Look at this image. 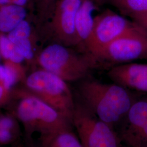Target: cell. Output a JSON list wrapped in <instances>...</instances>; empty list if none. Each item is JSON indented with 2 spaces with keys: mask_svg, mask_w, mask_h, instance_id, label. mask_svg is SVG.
<instances>
[{
  "mask_svg": "<svg viewBox=\"0 0 147 147\" xmlns=\"http://www.w3.org/2000/svg\"><path fill=\"white\" fill-rule=\"evenodd\" d=\"M26 11L24 7L13 4L0 7V31L9 33L25 20Z\"/></svg>",
  "mask_w": 147,
  "mask_h": 147,
  "instance_id": "cell-13",
  "label": "cell"
},
{
  "mask_svg": "<svg viewBox=\"0 0 147 147\" xmlns=\"http://www.w3.org/2000/svg\"><path fill=\"white\" fill-rule=\"evenodd\" d=\"M15 64L10 62L5 65L0 64V84L8 90L22 78L21 72Z\"/></svg>",
  "mask_w": 147,
  "mask_h": 147,
  "instance_id": "cell-15",
  "label": "cell"
},
{
  "mask_svg": "<svg viewBox=\"0 0 147 147\" xmlns=\"http://www.w3.org/2000/svg\"><path fill=\"white\" fill-rule=\"evenodd\" d=\"M95 67H112L147 58V31L137 25L92 57Z\"/></svg>",
  "mask_w": 147,
  "mask_h": 147,
  "instance_id": "cell-5",
  "label": "cell"
},
{
  "mask_svg": "<svg viewBox=\"0 0 147 147\" xmlns=\"http://www.w3.org/2000/svg\"><path fill=\"white\" fill-rule=\"evenodd\" d=\"M0 54L11 63L18 64L25 59L8 36H0Z\"/></svg>",
  "mask_w": 147,
  "mask_h": 147,
  "instance_id": "cell-16",
  "label": "cell"
},
{
  "mask_svg": "<svg viewBox=\"0 0 147 147\" xmlns=\"http://www.w3.org/2000/svg\"><path fill=\"white\" fill-rule=\"evenodd\" d=\"M0 57H1V54H0Z\"/></svg>",
  "mask_w": 147,
  "mask_h": 147,
  "instance_id": "cell-25",
  "label": "cell"
},
{
  "mask_svg": "<svg viewBox=\"0 0 147 147\" xmlns=\"http://www.w3.org/2000/svg\"><path fill=\"white\" fill-rule=\"evenodd\" d=\"M25 84L27 91L51 106L72 123L76 104L66 81L41 69L31 74L26 79Z\"/></svg>",
  "mask_w": 147,
  "mask_h": 147,
  "instance_id": "cell-4",
  "label": "cell"
},
{
  "mask_svg": "<svg viewBox=\"0 0 147 147\" xmlns=\"http://www.w3.org/2000/svg\"><path fill=\"white\" fill-rule=\"evenodd\" d=\"M108 77L117 84L147 93V64L128 63L112 67Z\"/></svg>",
  "mask_w": 147,
  "mask_h": 147,
  "instance_id": "cell-10",
  "label": "cell"
},
{
  "mask_svg": "<svg viewBox=\"0 0 147 147\" xmlns=\"http://www.w3.org/2000/svg\"><path fill=\"white\" fill-rule=\"evenodd\" d=\"M18 101L13 111L27 135L34 132L44 135L63 130H71L72 123L51 106L28 91L18 93Z\"/></svg>",
  "mask_w": 147,
  "mask_h": 147,
  "instance_id": "cell-2",
  "label": "cell"
},
{
  "mask_svg": "<svg viewBox=\"0 0 147 147\" xmlns=\"http://www.w3.org/2000/svg\"><path fill=\"white\" fill-rule=\"evenodd\" d=\"M119 137L127 147H147V96L135 100L121 120Z\"/></svg>",
  "mask_w": 147,
  "mask_h": 147,
  "instance_id": "cell-8",
  "label": "cell"
},
{
  "mask_svg": "<svg viewBox=\"0 0 147 147\" xmlns=\"http://www.w3.org/2000/svg\"><path fill=\"white\" fill-rule=\"evenodd\" d=\"M82 104L100 120L112 126L120 123L135 101L119 84L86 80L79 87Z\"/></svg>",
  "mask_w": 147,
  "mask_h": 147,
  "instance_id": "cell-1",
  "label": "cell"
},
{
  "mask_svg": "<svg viewBox=\"0 0 147 147\" xmlns=\"http://www.w3.org/2000/svg\"><path fill=\"white\" fill-rule=\"evenodd\" d=\"M98 3L94 0L82 1L76 14L75 47L83 53L93 31L95 16L94 14L98 9Z\"/></svg>",
  "mask_w": 147,
  "mask_h": 147,
  "instance_id": "cell-11",
  "label": "cell"
},
{
  "mask_svg": "<svg viewBox=\"0 0 147 147\" xmlns=\"http://www.w3.org/2000/svg\"><path fill=\"white\" fill-rule=\"evenodd\" d=\"M113 6L123 15L131 18L147 13V0H101Z\"/></svg>",
  "mask_w": 147,
  "mask_h": 147,
  "instance_id": "cell-14",
  "label": "cell"
},
{
  "mask_svg": "<svg viewBox=\"0 0 147 147\" xmlns=\"http://www.w3.org/2000/svg\"><path fill=\"white\" fill-rule=\"evenodd\" d=\"M38 62L42 69L56 75L66 82L84 79L95 67L88 55L80 54L58 43L45 47L39 56Z\"/></svg>",
  "mask_w": 147,
  "mask_h": 147,
  "instance_id": "cell-3",
  "label": "cell"
},
{
  "mask_svg": "<svg viewBox=\"0 0 147 147\" xmlns=\"http://www.w3.org/2000/svg\"><path fill=\"white\" fill-rule=\"evenodd\" d=\"M10 99V90L5 89L0 84V106L7 104Z\"/></svg>",
  "mask_w": 147,
  "mask_h": 147,
  "instance_id": "cell-20",
  "label": "cell"
},
{
  "mask_svg": "<svg viewBox=\"0 0 147 147\" xmlns=\"http://www.w3.org/2000/svg\"><path fill=\"white\" fill-rule=\"evenodd\" d=\"M81 1H84V0H81ZM95 1H96V2H101V0H94Z\"/></svg>",
  "mask_w": 147,
  "mask_h": 147,
  "instance_id": "cell-24",
  "label": "cell"
},
{
  "mask_svg": "<svg viewBox=\"0 0 147 147\" xmlns=\"http://www.w3.org/2000/svg\"><path fill=\"white\" fill-rule=\"evenodd\" d=\"M137 24L110 9L95 16L93 31L84 53L92 57L109 44L136 26Z\"/></svg>",
  "mask_w": 147,
  "mask_h": 147,
  "instance_id": "cell-7",
  "label": "cell"
},
{
  "mask_svg": "<svg viewBox=\"0 0 147 147\" xmlns=\"http://www.w3.org/2000/svg\"><path fill=\"white\" fill-rule=\"evenodd\" d=\"M82 1L58 0L53 9L51 21L53 32L67 46L75 47V16Z\"/></svg>",
  "mask_w": 147,
  "mask_h": 147,
  "instance_id": "cell-9",
  "label": "cell"
},
{
  "mask_svg": "<svg viewBox=\"0 0 147 147\" xmlns=\"http://www.w3.org/2000/svg\"><path fill=\"white\" fill-rule=\"evenodd\" d=\"M28 0H11V4L24 7L26 5Z\"/></svg>",
  "mask_w": 147,
  "mask_h": 147,
  "instance_id": "cell-21",
  "label": "cell"
},
{
  "mask_svg": "<svg viewBox=\"0 0 147 147\" xmlns=\"http://www.w3.org/2000/svg\"><path fill=\"white\" fill-rule=\"evenodd\" d=\"M72 123L84 147H123L113 127L100 120L82 103L75 104Z\"/></svg>",
  "mask_w": 147,
  "mask_h": 147,
  "instance_id": "cell-6",
  "label": "cell"
},
{
  "mask_svg": "<svg viewBox=\"0 0 147 147\" xmlns=\"http://www.w3.org/2000/svg\"><path fill=\"white\" fill-rule=\"evenodd\" d=\"M131 18L138 25L147 31V13L133 16Z\"/></svg>",
  "mask_w": 147,
  "mask_h": 147,
  "instance_id": "cell-19",
  "label": "cell"
},
{
  "mask_svg": "<svg viewBox=\"0 0 147 147\" xmlns=\"http://www.w3.org/2000/svg\"><path fill=\"white\" fill-rule=\"evenodd\" d=\"M36 147L34 145H33V144H28L27 146H26V147Z\"/></svg>",
  "mask_w": 147,
  "mask_h": 147,
  "instance_id": "cell-23",
  "label": "cell"
},
{
  "mask_svg": "<svg viewBox=\"0 0 147 147\" xmlns=\"http://www.w3.org/2000/svg\"><path fill=\"white\" fill-rule=\"evenodd\" d=\"M58 0H40V6L43 12H50L53 11Z\"/></svg>",
  "mask_w": 147,
  "mask_h": 147,
  "instance_id": "cell-18",
  "label": "cell"
},
{
  "mask_svg": "<svg viewBox=\"0 0 147 147\" xmlns=\"http://www.w3.org/2000/svg\"><path fill=\"white\" fill-rule=\"evenodd\" d=\"M40 147H84L79 137L71 130H63L41 135Z\"/></svg>",
  "mask_w": 147,
  "mask_h": 147,
  "instance_id": "cell-12",
  "label": "cell"
},
{
  "mask_svg": "<svg viewBox=\"0 0 147 147\" xmlns=\"http://www.w3.org/2000/svg\"><path fill=\"white\" fill-rule=\"evenodd\" d=\"M11 4V0H0V7Z\"/></svg>",
  "mask_w": 147,
  "mask_h": 147,
  "instance_id": "cell-22",
  "label": "cell"
},
{
  "mask_svg": "<svg viewBox=\"0 0 147 147\" xmlns=\"http://www.w3.org/2000/svg\"><path fill=\"white\" fill-rule=\"evenodd\" d=\"M31 33V28L30 24L26 20H24L9 33L8 37L11 42L16 44L30 39Z\"/></svg>",
  "mask_w": 147,
  "mask_h": 147,
  "instance_id": "cell-17",
  "label": "cell"
}]
</instances>
